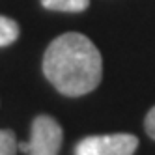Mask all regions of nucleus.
Masks as SVG:
<instances>
[{"instance_id":"obj_1","label":"nucleus","mask_w":155,"mask_h":155,"mask_svg":"<svg viewBox=\"0 0 155 155\" xmlns=\"http://www.w3.org/2000/svg\"><path fill=\"white\" fill-rule=\"evenodd\" d=\"M43 73L60 94L79 97L90 94L101 82V54L86 36L68 32L45 51Z\"/></svg>"},{"instance_id":"obj_2","label":"nucleus","mask_w":155,"mask_h":155,"mask_svg":"<svg viewBox=\"0 0 155 155\" xmlns=\"http://www.w3.org/2000/svg\"><path fill=\"white\" fill-rule=\"evenodd\" d=\"M64 131L52 116H38L32 121L30 142H21L19 150L28 155H58Z\"/></svg>"},{"instance_id":"obj_6","label":"nucleus","mask_w":155,"mask_h":155,"mask_svg":"<svg viewBox=\"0 0 155 155\" xmlns=\"http://www.w3.org/2000/svg\"><path fill=\"white\" fill-rule=\"evenodd\" d=\"M19 144L15 140L13 131L0 129V155H15Z\"/></svg>"},{"instance_id":"obj_7","label":"nucleus","mask_w":155,"mask_h":155,"mask_svg":"<svg viewBox=\"0 0 155 155\" xmlns=\"http://www.w3.org/2000/svg\"><path fill=\"white\" fill-rule=\"evenodd\" d=\"M144 127H146V133L155 140V107L148 112V116H146V121H144Z\"/></svg>"},{"instance_id":"obj_4","label":"nucleus","mask_w":155,"mask_h":155,"mask_svg":"<svg viewBox=\"0 0 155 155\" xmlns=\"http://www.w3.org/2000/svg\"><path fill=\"white\" fill-rule=\"evenodd\" d=\"M41 4L52 12H84L90 0H41Z\"/></svg>"},{"instance_id":"obj_5","label":"nucleus","mask_w":155,"mask_h":155,"mask_svg":"<svg viewBox=\"0 0 155 155\" xmlns=\"http://www.w3.org/2000/svg\"><path fill=\"white\" fill-rule=\"evenodd\" d=\"M19 38V25L13 19L0 15V47H8Z\"/></svg>"},{"instance_id":"obj_3","label":"nucleus","mask_w":155,"mask_h":155,"mask_svg":"<svg viewBox=\"0 0 155 155\" xmlns=\"http://www.w3.org/2000/svg\"><path fill=\"white\" fill-rule=\"evenodd\" d=\"M138 148V138L129 133L94 135L82 138L75 148V155H133Z\"/></svg>"}]
</instances>
